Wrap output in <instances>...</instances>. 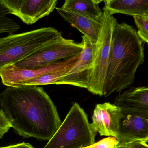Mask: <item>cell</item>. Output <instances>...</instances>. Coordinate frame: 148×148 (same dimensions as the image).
<instances>
[{"label":"cell","instance_id":"1","mask_svg":"<svg viewBox=\"0 0 148 148\" xmlns=\"http://www.w3.org/2000/svg\"><path fill=\"white\" fill-rule=\"evenodd\" d=\"M0 106L24 138L49 141L62 123L52 100L38 86H7L0 93Z\"/></svg>","mask_w":148,"mask_h":148},{"label":"cell","instance_id":"2","mask_svg":"<svg viewBox=\"0 0 148 148\" xmlns=\"http://www.w3.org/2000/svg\"><path fill=\"white\" fill-rule=\"evenodd\" d=\"M144 61L143 41L136 30L114 20L106 68L103 96L121 92L135 81L136 71Z\"/></svg>","mask_w":148,"mask_h":148},{"label":"cell","instance_id":"3","mask_svg":"<svg viewBox=\"0 0 148 148\" xmlns=\"http://www.w3.org/2000/svg\"><path fill=\"white\" fill-rule=\"evenodd\" d=\"M61 37V32L47 27L1 38L0 70L29 57Z\"/></svg>","mask_w":148,"mask_h":148},{"label":"cell","instance_id":"4","mask_svg":"<svg viewBox=\"0 0 148 148\" xmlns=\"http://www.w3.org/2000/svg\"><path fill=\"white\" fill-rule=\"evenodd\" d=\"M96 136L87 114L75 103L44 148H83L94 143Z\"/></svg>","mask_w":148,"mask_h":148},{"label":"cell","instance_id":"5","mask_svg":"<svg viewBox=\"0 0 148 148\" xmlns=\"http://www.w3.org/2000/svg\"><path fill=\"white\" fill-rule=\"evenodd\" d=\"M115 19L106 11H103L100 19V31L96 43L90 81L87 89L92 94L100 97L103 96L106 68Z\"/></svg>","mask_w":148,"mask_h":148},{"label":"cell","instance_id":"6","mask_svg":"<svg viewBox=\"0 0 148 148\" xmlns=\"http://www.w3.org/2000/svg\"><path fill=\"white\" fill-rule=\"evenodd\" d=\"M83 50L82 42L77 43L62 37L12 65L20 69H35L80 54Z\"/></svg>","mask_w":148,"mask_h":148},{"label":"cell","instance_id":"7","mask_svg":"<svg viewBox=\"0 0 148 148\" xmlns=\"http://www.w3.org/2000/svg\"><path fill=\"white\" fill-rule=\"evenodd\" d=\"M122 116L116 139L118 145L134 141L148 142V111L120 108Z\"/></svg>","mask_w":148,"mask_h":148},{"label":"cell","instance_id":"8","mask_svg":"<svg viewBox=\"0 0 148 148\" xmlns=\"http://www.w3.org/2000/svg\"><path fill=\"white\" fill-rule=\"evenodd\" d=\"M81 54L46 66L34 69H20L13 65L7 66L0 70V77L4 85L19 86L32 79L66 69H72L78 60Z\"/></svg>","mask_w":148,"mask_h":148},{"label":"cell","instance_id":"9","mask_svg":"<svg viewBox=\"0 0 148 148\" xmlns=\"http://www.w3.org/2000/svg\"><path fill=\"white\" fill-rule=\"evenodd\" d=\"M9 14L19 18L24 23L33 25L49 15L56 8L57 0H0Z\"/></svg>","mask_w":148,"mask_h":148},{"label":"cell","instance_id":"10","mask_svg":"<svg viewBox=\"0 0 148 148\" xmlns=\"http://www.w3.org/2000/svg\"><path fill=\"white\" fill-rule=\"evenodd\" d=\"M82 38L84 50L79 59L67 75L58 82L57 85H69L88 89L93 67L96 45L85 36Z\"/></svg>","mask_w":148,"mask_h":148},{"label":"cell","instance_id":"11","mask_svg":"<svg viewBox=\"0 0 148 148\" xmlns=\"http://www.w3.org/2000/svg\"><path fill=\"white\" fill-rule=\"evenodd\" d=\"M122 114L121 108L110 103L96 105L90 124L92 130L100 136H112L116 138Z\"/></svg>","mask_w":148,"mask_h":148},{"label":"cell","instance_id":"12","mask_svg":"<svg viewBox=\"0 0 148 148\" xmlns=\"http://www.w3.org/2000/svg\"><path fill=\"white\" fill-rule=\"evenodd\" d=\"M55 9L64 19L71 26L77 29L92 42L95 43L97 42L101 26L100 21L99 22L93 21L64 10L61 7L56 8Z\"/></svg>","mask_w":148,"mask_h":148},{"label":"cell","instance_id":"13","mask_svg":"<svg viewBox=\"0 0 148 148\" xmlns=\"http://www.w3.org/2000/svg\"><path fill=\"white\" fill-rule=\"evenodd\" d=\"M104 11L112 16L122 14L130 16L148 15V0H105Z\"/></svg>","mask_w":148,"mask_h":148},{"label":"cell","instance_id":"14","mask_svg":"<svg viewBox=\"0 0 148 148\" xmlns=\"http://www.w3.org/2000/svg\"><path fill=\"white\" fill-rule=\"evenodd\" d=\"M114 104L120 108L148 111V87H132L120 93L115 99Z\"/></svg>","mask_w":148,"mask_h":148},{"label":"cell","instance_id":"15","mask_svg":"<svg viewBox=\"0 0 148 148\" xmlns=\"http://www.w3.org/2000/svg\"><path fill=\"white\" fill-rule=\"evenodd\" d=\"M102 1L100 0H66L61 8L93 21L99 22L103 11L99 4Z\"/></svg>","mask_w":148,"mask_h":148},{"label":"cell","instance_id":"16","mask_svg":"<svg viewBox=\"0 0 148 148\" xmlns=\"http://www.w3.org/2000/svg\"><path fill=\"white\" fill-rule=\"evenodd\" d=\"M8 14V10L0 1V33L14 34L21 28L17 22L7 17Z\"/></svg>","mask_w":148,"mask_h":148},{"label":"cell","instance_id":"17","mask_svg":"<svg viewBox=\"0 0 148 148\" xmlns=\"http://www.w3.org/2000/svg\"><path fill=\"white\" fill-rule=\"evenodd\" d=\"M138 35L143 42H148V15L133 16Z\"/></svg>","mask_w":148,"mask_h":148},{"label":"cell","instance_id":"18","mask_svg":"<svg viewBox=\"0 0 148 148\" xmlns=\"http://www.w3.org/2000/svg\"><path fill=\"white\" fill-rule=\"evenodd\" d=\"M119 144L116 138L109 136L83 148H116Z\"/></svg>","mask_w":148,"mask_h":148},{"label":"cell","instance_id":"19","mask_svg":"<svg viewBox=\"0 0 148 148\" xmlns=\"http://www.w3.org/2000/svg\"><path fill=\"white\" fill-rule=\"evenodd\" d=\"M12 127L11 122L4 111L0 109V138L8 132Z\"/></svg>","mask_w":148,"mask_h":148},{"label":"cell","instance_id":"20","mask_svg":"<svg viewBox=\"0 0 148 148\" xmlns=\"http://www.w3.org/2000/svg\"><path fill=\"white\" fill-rule=\"evenodd\" d=\"M125 145V148H148V143L144 141H134Z\"/></svg>","mask_w":148,"mask_h":148},{"label":"cell","instance_id":"21","mask_svg":"<svg viewBox=\"0 0 148 148\" xmlns=\"http://www.w3.org/2000/svg\"><path fill=\"white\" fill-rule=\"evenodd\" d=\"M0 148H34L31 144L27 143H22L14 145H9Z\"/></svg>","mask_w":148,"mask_h":148},{"label":"cell","instance_id":"22","mask_svg":"<svg viewBox=\"0 0 148 148\" xmlns=\"http://www.w3.org/2000/svg\"><path fill=\"white\" fill-rule=\"evenodd\" d=\"M116 148H125V145H118Z\"/></svg>","mask_w":148,"mask_h":148},{"label":"cell","instance_id":"23","mask_svg":"<svg viewBox=\"0 0 148 148\" xmlns=\"http://www.w3.org/2000/svg\"><path fill=\"white\" fill-rule=\"evenodd\" d=\"M1 106H0V109H1Z\"/></svg>","mask_w":148,"mask_h":148}]
</instances>
